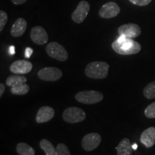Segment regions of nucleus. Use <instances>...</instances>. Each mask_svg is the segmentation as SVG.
I'll use <instances>...</instances> for the list:
<instances>
[{"instance_id": "obj_1", "label": "nucleus", "mask_w": 155, "mask_h": 155, "mask_svg": "<svg viewBox=\"0 0 155 155\" xmlns=\"http://www.w3.org/2000/svg\"><path fill=\"white\" fill-rule=\"evenodd\" d=\"M111 48L116 53L121 55H131L141 51V46L138 42L131 38L120 36L111 44Z\"/></svg>"}, {"instance_id": "obj_2", "label": "nucleus", "mask_w": 155, "mask_h": 155, "mask_svg": "<svg viewBox=\"0 0 155 155\" xmlns=\"http://www.w3.org/2000/svg\"><path fill=\"white\" fill-rule=\"evenodd\" d=\"M109 65L106 62L94 61L88 63L85 70L86 76L93 79H104L108 76Z\"/></svg>"}, {"instance_id": "obj_3", "label": "nucleus", "mask_w": 155, "mask_h": 155, "mask_svg": "<svg viewBox=\"0 0 155 155\" xmlns=\"http://www.w3.org/2000/svg\"><path fill=\"white\" fill-rule=\"evenodd\" d=\"M75 98L77 101L81 104L91 105L101 101L104 98V95L96 91H84L75 94Z\"/></svg>"}, {"instance_id": "obj_4", "label": "nucleus", "mask_w": 155, "mask_h": 155, "mask_svg": "<svg viewBox=\"0 0 155 155\" xmlns=\"http://www.w3.org/2000/svg\"><path fill=\"white\" fill-rule=\"evenodd\" d=\"M46 53L50 58L57 61L64 62L68 58V54L65 48L57 42H51L46 47Z\"/></svg>"}, {"instance_id": "obj_5", "label": "nucleus", "mask_w": 155, "mask_h": 155, "mask_svg": "<svg viewBox=\"0 0 155 155\" xmlns=\"http://www.w3.org/2000/svg\"><path fill=\"white\" fill-rule=\"evenodd\" d=\"M63 119L70 124H76L82 122L86 119V114L83 109L72 106L66 108L63 113Z\"/></svg>"}, {"instance_id": "obj_6", "label": "nucleus", "mask_w": 155, "mask_h": 155, "mask_svg": "<svg viewBox=\"0 0 155 155\" xmlns=\"http://www.w3.org/2000/svg\"><path fill=\"white\" fill-rule=\"evenodd\" d=\"M63 73L61 69L55 67H46L38 72V77L40 80L48 82H54L61 78Z\"/></svg>"}, {"instance_id": "obj_7", "label": "nucleus", "mask_w": 155, "mask_h": 155, "mask_svg": "<svg viewBox=\"0 0 155 155\" xmlns=\"http://www.w3.org/2000/svg\"><path fill=\"white\" fill-rule=\"evenodd\" d=\"M89 11H90L89 3L87 1L82 0L78 3L76 9L72 12L71 15L72 20L77 24H81L86 19Z\"/></svg>"}, {"instance_id": "obj_8", "label": "nucleus", "mask_w": 155, "mask_h": 155, "mask_svg": "<svg viewBox=\"0 0 155 155\" xmlns=\"http://www.w3.org/2000/svg\"><path fill=\"white\" fill-rule=\"evenodd\" d=\"M101 137L98 133H89L83 137L81 141L83 149L86 152H91L99 146Z\"/></svg>"}, {"instance_id": "obj_9", "label": "nucleus", "mask_w": 155, "mask_h": 155, "mask_svg": "<svg viewBox=\"0 0 155 155\" xmlns=\"http://www.w3.org/2000/svg\"><path fill=\"white\" fill-rule=\"evenodd\" d=\"M118 33L120 36L127 38H136L141 34V30L138 25L128 23L120 26L118 28Z\"/></svg>"}, {"instance_id": "obj_10", "label": "nucleus", "mask_w": 155, "mask_h": 155, "mask_svg": "<svg viewBox=\"0 0 155 155\" xmlns=\"http://www.w3.org/2000/svg\"><path fill=\"white\" fill-rule=\"evenodd\" d=\"M120 12L121 9L117 4L114 2H108L101 7L98 15L101 18L110 19L118 16Z\"/></svg>"}, {"instance_id": "obj_11", "label": "nucleus", "mask_w": 155, "mask_h": 155, "mask_svg": "<svg viewBox=\"0 0 155 155\" xmlns=\"http://www.w3.org/2000/svg\"><path fill=\"white\" fill-rule=\"evenodd\" d=\"M30 38L34 43L38 45H43L48 41V34L41 26H35L30 31Z\"/></svg>"}, {"instance_id": "obj_12", "label": "nucleus", "mask_w": 155, "mask_h": 155, "mask_svg": "<svg viewBox=\"0 0 155 155\" xmlns=\"http://www.w3.org/2000/svg\"><path fill=\"white\" fill-rule=\"evenodd\" d=\"M32 64L27 60H19L11 64L9 70L12 73L17 75H24L30 73L32 69Z\"/></svg>"}, {"instance_id": "obj_13", "label": "nucleus", "mask_w": 155, "mask_h": 155, "mask_svg": "<svg viewBox=\"0 0 155 155\" xmlns=\"http://www.w3.org/2000/svg\"><path fill=\"white\" fill-rule=\"evenodd\" d=\"M54 116H55V111L53 108L50 106H45L38 110L35 120L38 124H42L50 121Z\"/></svg>"}, {"instance_id": "obj_14", "label": "nucleus", "mask_w": 155, "mask_h": 155, "mask_svg": "<svg viewBox=\"0 0 155 155\" xmlns=\"http://www.w3.org/2000/svg\"><path fill=\"white\" fill-rule=\"evenodd\" d=\"M140 141L147 148H150L155 144V127H151L141 133Z\"/></svg>"}, {"instance_id": "obj_15", "label": "nucleus", "mask_w": 155, "mask_h": 155, "mask_svg": "<svg viewBox=\"0 0 155 155\" xmlns=\"http://www.w3.org/2000/svg\"><path fill=\"white\" fill-rule=\"evenodd\" d=\"M28 27V22L22 17H19L15 21L10 30V34L15 38H19L24 35Z\"/></svg>"}, {"instance_id": "obj_16", "label": "nucleus", "mask_w": 155, "mask_h": 155, "mask_svg": "<svg viewBox=\"0 0 155 155\" xmlns=\"http://www.w3.org/2000/svg\"><path fill=\"white\" fill-rule=\"evenodd\" d=\"M116 150L117 155H132V145L130 140L127 138L123 139L120 141Z\"/></svg>"}, {"instance_id": "obj_17", "label": "nucleus", "mask_w": 155, "mask_h": 155, "mask_svg": "<svg viewBox=\"0 0 155 155\" xmlns=\"http://www.w3.org/2000/svg\"><path fill=\"white\" fill-rule=\"evenodd\" d=\"M27 78L25 76H22L21 75H9L6 80V84L7 86L11 87H16L19 85L23 84V83H26L27 82Z\"/></svg>"}, {"instance_id": "obj_18", "label": "nucleus", "mask_w": 155, "mask_h": 155, "mask_svg": "<svg viewBox=\"0 0 155 155\" xmlns=\"http://www.w3.org/2000/svg\"><path fill=\"white\" fill-rule=\"evenodd\" d=\"M16 151L19 155H35V151L30 145L25 142H20L17 145Z\"/></svg>"}, {"instance_id": "obj_19", "label": "nucleus", "mask_w": 155, "mask_h": 155, "mask_svg": "<svg viewBox=\"0 0 155 155\" xmlns=\"http://www.w3.org/2000/svg\"><path fill=\"white\" fill-rule=\"evenodd\" d=\"M40 147L45 152L46 155H55L56 149H55L53 144L47 139H42L40 142Z\"/></svg>"}, {"instance_id": "obj_20", "label": "nucleus", "mask_w": 155, "mask_h": 155, "mask_svg": "<svg viewBox=\"0 0 155 155\" xmlns=\"http://www.w3.org/2000/svg\"><path fill=\"white\" fill-rule=\"evenodd\" d=\"M11 93L14 95H18V96H23L26 95L30 91V86L27 83H23V84L19 85L16 87H12L11 88Z\"/></svg>"}, {"instance_id": "obj_21", "label": "nucleus", "mask_w": 155, "mask_h": 155, "mask_svg": "<svg viewBox=\"0 0 155 155\" xmlns=\"http://www.w3.org/2000/svg\"><path fill=\"white\" fill-rule=\"evenodd\" d=\"M143 94L147 99L155 98V81L149 83L143 91Z\"/></svg>"}, {"instance_id": "obj_22", "label": "nucleus", "mask_w": 155, "mask_h": 155, "mask_svg": "<svg viewBox=\"0 0 155 155\" xmlns=\"http://www.w3.org/2000/svg\"><path fill=\"white\" fill-rule=\"evenodd\" d=\"M55 155H71V152L68 147L63 143H60L56 147Z\"/></svg>"}, {"instance_id": "obj_23", "label": "nucleus", "mask_w": 155, "mask_h": 155, "mask_svg": "<svg viewBox=\"0 0 155 155\" xmlns=\"http://www.w3.org/2000/svg\"><path fill=\"white\" fill-rule=\"evenodd\" d=\"M144 115L148 119H154L155 118V102L151 104L146 108L144 111Z\"/></svg>"}, {"instance_id": "obj_24", "label": "nucleus", "mask_w": 155, "mask_h": 155, "mask_svg": "<svg viewBox=\"0 0 155 155\" xmlns=\"http://www.w3.org/2000/svg\"><path fill=\"white\" fill-rule=\"evenodd\" d=\"M8 21V15L5 11H0V31H2Z\"/></svg>"}, {"instance_id": "obj_25", "label": "nucleus", "mask_w": 155, "mask_h": 155, "mask_svg": "<svg viewBox=\"0 0 155 155\" xmlns=\"http://www.w3.org/2000/svg\"><path fill=\"white\" fill-rule=\"evenodd\" d=\"M152 0H129V2L137 6H147L151 3Z\"/></svg>"}, {"instance_id": "obj_26", "label": "nucleus", "mask_w": 155, "mask_h": 155, "mask_svg": "<svg viewBox=\"0 0 155 155\" xmlns=\"http://www.w3.org/2000/svg\"><path fill=\"white\" fill-rule=\"evenodd\" d=\"M32 53H33V50L30 48H27L25 50V57L26 58H30V56L32 55Z\"/></svg>"}, {"instance_id": "obj_27", "label": "nucleus", "mask_w": 155, "mask_h": 155, "mask_svg": "<svg viewBox=\"0 0 155 155\" xmlns=\"http://www.w3.org/2000/svg\"><path fill=\"white\" fill-rule=\"evenodd\" d=\"M11 1L15 5H20L26 2L27 0H11Z\"/></svg>"}, {"instance_id": "obj_28", "label": "nucleus", "mask_w": 155, "mask_h": 155, "mask_svg": "<svg viewBox=\"0 0 155 155\" xmlns=\"http://www.w3.org/2000/svg\"><path fill=\"white\" fill-rule=\"evenodd\" d=\"M5 91V86L2 83H0V97L2 96V95Z\"/></svg>"}, {"instance_id": "obj_29", "label": "nucleus", "mask_w": 155, "mask_h": 155, "mask_svg": "<svg viewBox=\"0 0 155 155\" xmlns=\"http://www.w3.org/2000/svg\"><path fill=\"white\" fill-rule=\"evenodd\" d=\"M10 53L11 54H14V53H15V48L13 47V46H12V47L10 48Z\"/></svg>"}, {"instance_id": "obj_30", "label": "nucleus", "mask_w": 155, "mask_h": 155, "mask_svg": "<svg viewBox=\"0 0 155 155\" xmlns=\"http://www.w3.org/2000/svg\"><path fill=\"white\" fill-rule=\"evenodd\" d=\"M134 146H132V147H133V149H137V144H134Z\"/></svg>"}]
</instances>
